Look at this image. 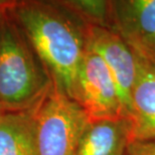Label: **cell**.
Returning <instances> with one entry per match:
<instances>
[{
  "instance_id": "7a4b0ae2",
  "label": "cell",
  "mask_w": 155,
  "mask_h": 155,
  "mask_svg": "<svg viewBox=\"0 0 155 155\" xmlns=\"http://www.w3.org/2000/svg\"><path fill=\"white\" fill-rule=\"evenodd\" d=\"M11 1L0 15V108L21 112L41 100L52 80L9 11Z\"/></svg>"
},
{
  "instance_id": "8fae6325",
  "label": "cell",
  "mask_w": 155,
  "mask_h": 155,
  "mask_svg": "<svg viewBox=\"0 0 155 155\" xmlns=\"http://www.w3.org/2000/svg\"><path fill=\"white\" fill-rule=\"evenodd\" d=\"M137 55L155 68V33L130 46Z\"/></svg>"
},
{
  "instance_id": "3957f363",
  "label": "cell",
  "mask_w": 155,
  "mask_h": 155,
  "mask_svg": "<svg viewBox=\"0 0 155 155\" xmlns=\"http://www.w3.org/2000/svg\"><path fill=\"white\" fill-rule=\"evenodd\" d=\"M32 112L38 155H75L89 123L82 107L52 83Z\"/></svg>"
},
{
  "instance_id": "9c48e42d",
  "label": "cell",
  "mask_w": 155,
  "mask_h": 155,
  "mask_svg": "<svg viewBox=\"0 0 155 155\" xmlns=\"http://www.w3.org/2000/svg\"><path fill=\"white\" fill-rule=\"evenodd\" d=\"M32 109L0 114V155H38Z\"/></svg>"
},
{
  "instance_id": "52a82bcc",
  "label": "cell",
  "mask_w": 155,
  "mask_h": 155,
  "mask_svg": "<svg viewBox=\"0 0 155 155\" xmlns=\"http://www.w3.org/2000/svg\"><path fill=\"white\" fill-rule=\"evenodd\" d=\"M111 30L129 46L155 33V0H111Z\"/></svg>"
},
{
  "instance_id": "8992f818",
  "label": "cell",
  "mask_w": 155,
  "mask_h": 155,
  "mask_svg": "<svg viewBox=\"0 0 155 155\" xmlns=\"http://www.w3.org/2000/svg\"><path fill=\"white\" fill-rule=\"evenodd\" d=\"M130 123L132 141L155 139V68L139 55L131 94Z\"/></svg>"
},
{
  "instance_id": "30bf717a",
  "label": "cell",
  "mask_w": 155,
  "mask_h": 155,
  "mask_svg": "<svg viewBox=\"0 0 155 155\" xmlns=\"http://www.w3.org/2000/svg\"><path fill=\"white\" fill-rule=\"evenodd\" d=\"M61 2L88 25L111 29L109 0H61Z\"/></svg>"
},
{
  "instance_id": "277c9868",
  "label": "cell",
  "mask_w": 155,
  "mask_h": 155,
  "mask_svg": "<svg viewBox=\"0 0 155 155\" xmlns=\"http://www.w3.org/2000/svg\"><path fill=\"white\" fill-rule=\"evenodd\" d=\"M75 101L89 121L129 120L106 64L90 48L80 69Z\"/></svg>"
},
{
  "instance_id": "9a60e30c",
  "label": "cell",
  "mask_w": 155,
  "mask_h": 155,
  "mask_svg": "<svg viewBox=\"0 0 155 155\" xmlns=\"http://www.w3.org/2000/svg\"><path fill=\"white\" fill-rule=\"evenodd\" d=\"M2 112H4V111H3V110L1 109V108H0V114H1Z\"/></svg>"
},
{
  "instance_id": "7c38bea8",
  "label": "cell",
  "mask_w": 155,
  "mask_h": 155,
  "mask_svg": "<svg viewBox=\"0 0 155 155\" xmlns=\"http://www.w3.org/2000/svg\"><path fill=\"white\" fill-rule=\"evenodd\" d=\"M126 155H155V139L132 141Z\"/></svg>"
},
{
  "instance_id": "6da1fadb",
  "label": "cell",
  "mask_w": 155,
  "mask_h": 155,
  "mask_svg": "<svg viewBox=\"0 0 155 155\" xmlns=\"http://www.w3.org/2000/svg\"><path fill=\"white\" fill-rule=\"evenodd\" d=\"M9 11L45 66L52 83L75 101L78 77L89 48L90 25L61 0H12Z\"/></svg>"
},
{
  "instance_id": "5bb4252c",
  "label": "cell",
  "mask_w": 155,
  "mask_h": 155,
  "mask_svg": "<svg viewBox=\"0 0 155 155\" xmlns=\"http://www.w3.org/2000/svg\"><path fill=\"white\" fill-rule=\"evenodd\" d=\"M8 0H0V7H2L3 5H5L7 3Z\"/></svg>"
},
{
  "instance_id": "5b68a950",
  "label": "cell",
  "mask_w": 155,
  "mask_h": 155,
  "mask_svg": "<svg viewBox=\"0 0 155 155\" xmlns=\"http://www.w3.org/2000/svg\"><path fill=\"white\" fill-rule=\"evenodd\" d=\"M89 48L106 64L130 121L131 94L137 75V55L119 35L103 27L90 26Z\"/></svg>"
},
{
  "instance_id": "ba28073f",
  "label": "cell",
  "mask_w": 155,
  "mask_h": 155,
  "mask_svg": "<svg viewBox=\"0 0 155 155\" xmlns=\"http://www.w3.org/2000/svg\"><path fill=\"white\" fill-rule=\"evenodd\" d=\"M131 142L129 120L89 121L75 155H126Z\"/></svg>"
},
{
  "instance_id": "4fadbf2b",
  "label": "cell",
  "mask_w": 155,
  "mask_h": 155,
  "mask_svg": "<svg viewBox=\"0 0 155 155\" xmlns=\"http://www.w3.org/2000/svg\"><path fill=\"white\" fill-rule=\"evenodd\" d=\"M9 3H10V0H8V1H7V3H6V4H5V5H3V6H2V7H0V15H1V13H2V11H3V10H4V9L6 8V6H7V5L9 4Z\"/></svg>"
}]
</instances>
